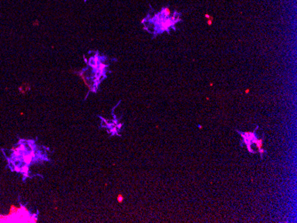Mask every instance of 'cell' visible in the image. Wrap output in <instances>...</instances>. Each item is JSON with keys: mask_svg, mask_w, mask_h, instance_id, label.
Here are the masks:
<instances>
[{"mask_svg": "<svg viewBox=\"0 0 297 223\" xmlns=\"http://www.w3.org/2000/svg\"><path fill=\"white\" fill-rule=\"evenodd\" d=\"M263 141H264V136L262 135V137L261 139H258L257 137L254 138V140L253 141V143L255 144L256 148L258 149V152L260 153V156H261V159L263 158V154L266 153L267 151L265 149H263Z\"/></svg>", "mask_w": 297, "mask_h": 223, "instance_id": "277c9868", "label": "cell"}, {"mask_svg": "<svg viewBox=\"0 0 297 223\" xmlns=\"http://www.w3.org/2000/svg\"><path fill=\"white\" fill-rule=\"evenodd\" d=\"M237 132L241 135V137H242V139H243V142L246 145L248 151H249L250 153H252V154H254L255 151L253 150L251 145L253 144V141L254 140V138H256V135H255V132H256V130L254 131V132H244V133L239 132V131H237Z\"/></svg>", "mask_w": 297, "mask_h": 223, "instance_id": "3957f363", "label": "cell"}, {"mask_svg": "<svg viewBox=\"0 0 297 223\" xmlns=\"http://www.w3.org/2000/svg\"><path fill=\"white\" fill-rule=\"evenodd\" d=\"M84 1H85V2H86V1H87V0H84Z\"/></svg>", "mask_w": 297, "mask_h": 223, "instance_id": "8992f818", "label": "cell"}, {"mask_svg": "<svg viewBox=\"0 0 297 223\" xmlns=\"http://www.w3.org/2000/svg\"><path fill=\"white\" fill-rule=\"evenodd\" d=\"M181 14L176 10L172 11L169 6H163L159 11H155L151 6L147 15L142 20L143 30L157 37L165 32L170 33L176 30V24L181 22Z\"/></svg>", "mask_w": 297, "mask_h": 223, "instance_id": "6da1fadb", "label": "cell"}, {"mask_svg": "<svg viewBox=\"0 0 297 223\" xmlns=\"http://www.w3.org/2000/svg\"><path fill=\"white\" fill-rule=\"evenodd\" d=\"M123 196L122 195H119V196H118V200H119V203H122L123 202Z\"/></svg>", "mask_w": 297, "mask_h": 223, "instance_id": "5b68a950", "label": "cell"}, {"mask_svg": "<svg viewBox=\"0 0 297 223\" xmlns=\"http://www.w3.org/2000/svg\"><path fill=\"white\" fill-rule=\"evenodd\" d=\"M86 67L77 72V75L83 79L84 83L89 88L88 92H96L99 85L107 77L111 63L107 56L102 55L98 51L94 52L89 59L85 58Z\"/></svg>", "mask_w": 297, "mask_h": 223, "instance_id": "7a4b0ae2", "label": "cell"}]
</instances>
